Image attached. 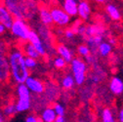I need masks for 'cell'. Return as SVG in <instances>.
<instances>
[{
	"label": "cell",
	"instance_id": "6da1fadb",
	"mask_svg": "<svg viewBox=\"0 0 123 122\" xmlns=\"http://www.w3.org/2000/svg\"><path fill=\"white\" fill-rule=\"evenodd\" d=\"M8 62L10 69V78L17 84H25V80L30 75L29 70L25 65V56L20 47H12L8 53Z\"/></svg>",
	"mask_w": 123,
	"mask_h": 122
},
{
	"label": "cell",
	"instance_id": "7a4b0ae2",
	"mask_svg": "<svg viewBox=\"0 0 123 122\" xmlns=\"http://www.w3.org/2000/svg\"><path fill=\"white\" fill-rule=\"evenodd\" d=\"M70 69L71 75L74 79L75 85L82 86L87 79V72H88V66L81 58L74 57L70 62Z\"/></svg>",
	"mask_w": 123,
	"mask_h": 122
},
{
	"label": "cell",
	"instance_id": "3957f363",
	"mask_svg": "<svg viewBox=\"0 0 123 122\" xmlns=\"http://www.w3.org/2000/svg\"><path fill=\"white\" fill-rule=\"evenodd\" d=\"M9 46L6 42L0 41V83H6L10 80V69L8 62Z\"/></svg>",
	"mask_w": 123,
	"mask_h": 122
},
{
	"label": "cell",
	"instance_id": "277c9868",
	"mask_svg": "<svg viewBox=\"0 0 123 122\" xmlns=\"http://www.w3.org/2000/svg\"><path fill=\"white\" fill-rule=\"evenodd\" d=\"M30 26L25 20H14L11 27L10 32L14 38H16L21 43L27 42L28 34L30 31Z\"/></svg>",
	"mask_w": 123,
	"mask_h": 122
},
{
	"label": "cell",
	"instance_id": "5b68a950",
	"mask_svg": "<svg viewBox=\"0 0 123 122\" xmlns=\"http://www.w3.org/2000/svg\"><path fill=\"white\" fill-rule=\"evenodd\" d=\"M50 14L52 18V23L59 27H65L70 24L71 18L62 10L59 6H53L50 8Z\"/></svg>",
	"mask_w": 123,
	"mask_h": 122
},
{
	"label": "cell",
	"instance_id": "8992f818",
	"mask_svg": "<svg viewBox=\"0 0 123 122\" xmlns=\"http://www.w3.org/2000/svg\"><path fill=\"white\" fill-rule=\"evenodd\" d=\"M25 85L26 88L29 90V92L31 93V95L34 96H42L44 93V89H45V83L39 79L36 78L32 75H29L27 79L25 82Z\"/></svg>",
	"mask_w": 123,
	"mask_h": 122
},
{
	"label": "cell",
	"instance_id": "52a82bcc",
	"mask_svg": "<svg viewBox=\"0 0 123 122\" xmlns=\"http://www.w3.org/2000/svg\"><path fill=\"white\" fill-rule=\"evenodd\" d=\"M27 42L30 43L34 47V49L37 51V53L40 55V57H46L48 54L47 50H46L44 43L41 40V38L39 37V35L37 34V32L33 29H30L29 34H28V38H27Z\"/></svg>",
	"mask_w": 123,
	"mask_h": 122
},
{
	"label": "cell",
	"instance_id": "ba28073f",
	"mask_svg": "<svg viewBox=\"0 0 123 122\" xmlns=\"http://www.w3.org/2000/svg\"><path fill=\"white\" fill-rule=\"evenodd\" d=\"M105 35H106V29L105 28L104 25L100 24H86L83 38L85 39L88 37H94V36H102L105 38Z\"/></svg>",
	"mask_w": 123,
	"mask_h": 122
},
{
	"label": "cell",
	"instance_id": "9c48e42d",
	"mask_svg": "<svg viewBox=\"0 0 123 122\" xmlns=\"http://www.w3.org/2000/svg\"><path fill=\"white\" fill-rule=\"evenodd\" d=\"M77 16L79 20L83 22H88L92 16V7L88 1H78L77 3Z\"/></svg>",
	"mask_w": 123,
	"mask_h": 122
},
{
	"label": "cell",
	"instance_id": "30bf717a",
	"mask_svg": "<svg viewBox=\"0 0 123 122\" xmlns=\"http://www.w3.org/2000/svg\"><path fill=\"white\" fill-rule=\"evenodd\" d=\"M60 95V88L56 83H46L42 97L46 102H54Z\"/></svg>",
	"mask_w": 123,
	"mask_h": 122
},
{
	"label": "cell",
	"instance_id": "8fae6325",
	"mask_svg": "<svg viewBox=\"0 0 123 122\" xmlns=\"http://www.w3.org/2000/svg\"><path fill=\"white\" fill-rule=\"evenodd\" d=\"M77 3L76 0H64L61 2V8L68 17H77Z\"/></svg>",
	"mask_w": 123,
	"mask_h": 122
},
{
	"label": "cell",
	"instance_id": "7c38bea8",
	"mask_svg": "<svg viewBox=\"0 0 123 122\" xmlns=\"http://www.w3.org/2000/svg\"><path fill=\"white\" fill-rule=\"evenodd\" d=\"M55 50H56L57 54L59 55V57H61L67 64H70L72 59L74 58L73 52L68 47H67L64 43H59L56 46Z\"/></svg>",
	"mask_w": 123,
	"mask_h": 122
},
{
	"label": "cell",
	"instance_id": "4fadbf2b",
	"mask_svg": "<svg viewBox=\"0 0 123 122\" xmlns=\"http://www.w3.org/2000/svg\"><path fill=\"white\" fill-rule=\"evenodd\" d=\"M109 90L114 96H120L123 93V81L119 76H112L109 82Z\"/></svg>",
	"mask_w": 123,
	"mask_h": 122
},
{
	"label": "cell",
	"instance_id": "5bb4252c",
	"mask_svg": "<svg viewBox=\"0 0 123 122\" xmlns=\"http://www.w3.org/2000/svg\"><path fill=\"white\" fill-rule=\"evenodd\" d=\"M105 13H106L107 16H109V18L111 20L114 21V22H119L121 20L122 14H121L120 8L115 3L106 2V5H105Z\"/></svg>",
	"mask_w": 123,
	"mask_h": 122
},
{
	"label": "cell",
	"instance_id": "9a60e30c",
	"mask_svg": "<svg viewBox=\"0 0 123 122\" xmlns=\"http://www.w3.org/2000/svg\"><path fill=\"white\" fill-rule=\"evenodd\" d=\"M13 22H14V18L9 13L7 8L4 6L3 1L0 2V24H3L7 29H10Z\"/></svg>",
	"mask_w": 123,
	"mask_h": 122
},
{
	"label": "cell",
	"instance_id": "2e32d148",
	"mask_svg": "<svg viewBox=\"0 0 123 122\" xmlns=\"http://www.w3.org/2000/svg\"><path fill=\"white\" fill-rule=\"evenodd\" d=\"M37 15H38L40 23H41L42 25L49 26V25L53 24L51 14H50V8H48L47 6H39Z\"/></svg>",
	"mask_w": 123,
	"mask_h": 122
},
{
	"label": "cell",
	"instance_id": "e0dca14e",
	"mask_svg": "<svg viewBox=\"0 0 123 122\" xmlns=\"http://www.w3.org/2000/svg\"><path fill=\"white\" fill-rule=\"evenodd\" d=\"M24 56L25 57H27V58H31L33 60H36V61H39L40 60V55L37 53V51L34 49V47L32 46L30 43L28 42H25V43H22V46L20 47Z\"/></svg>",
	"mask_w": 123,
	"mask_h": 122
},
{
	"label": "cell",
	"instance_id": "ac0fdd59",
	"mask_svg": "<svg viewBox=\"0 0 123 122\" xmlns=\"http://www.w3.org/2000/svg\"><path fill=\"white\" fill-rule=\"evenodd\" d=\"M92 67H93V69H92L91 74H90V80L92 83L98 84L105 77V72L104 71L103 68H101L99 67L98 64L92 66Z\"/></svg>",
	"mask_w": 123,
	"mask_h": 122
},
{
	"label": "cell",
	"instance_id": "d6986e66",
	"mask_svg": "<svg viewBox=\"0 0 123 122\" xmlns=\"http://www.w3.org/2000/svg\"><path fill=\"white\" fill-rule=\"evenodd\" d=\"M57 118V115L52 108V105H47L44 108L39 115V119L41 122H54Z\"/></svg>",
	"mask_w": 123,
	"mask_h": 122
},
{
	"label": "cell",
	"instance_id": "ffe728a7",
	"mask_svg": "<svg viewBox=\"0 0 123 122\" xmlns=\"http://www.w3.org/2000/svg\"><path fill=\"white\" fill-rule=\"evenodd\" d=\"M112 50H113V47L107 41L104 40L102 43H100V45L97 48V54L103 58H107L111 55Z\"/></svg>",
	"mask_w": 123,
	"mask_h": 122
},
{
	"label": "cell",
	"instance_id": "44dd1931",
	"mask_svg": "<svg viewBox=\"0 0 123 122\" xmlns=\"http://www.w3.org/2000/svg\"><path fill=\"white\" fill-rule=\"evenodd\" d=\"M16 93L18 100H32V95L29 92V90L26 88L25 84L17 85Z\"/></svg>",
	"mask_w": 123,
	"mask_h": 122
},
{
	"label": "cell",
	"instance_id": "7402d4cb",
	"mask_svg": "<svg viewBox=\"0 0 123 122\" xmlns=\"http://www.w3.org/2000/svg\"><path fill=\"white\" fill-rule=\"evenodd\" d=\"M1 110H2V113H3V115H4V117H5L6 119L13 117L15 114L17 113L16 105H15V102H8V103H5V104L2 105Z\"/></svg>",
	"mask_w": 123,
	"mask_h": 122
},
{
	"label": "cell",
	"instance_id": "603a6c76",
	"mask_svg": "<svg viewBox=\"0 0 123 122\" xmlns=\"http://www.w3.org/2000/svg\"><path fill=\"white\" fill-rule=\"evenodd\" d=\"M101 119L102 122H117L116 117L111 108H104L101 110Z\"/></svg>",
	"mask_w": 123,
	"mask_h": 122
},
{
	"label": "cell",
	"instance_id": "cb8c5ba5",
	"mask_svg": "<svg viewBox=\"0 0 123 122\" xmlns=\"http://www.w3.org/2000/svg\"><path fill=\"white\" fill-rule=\"evenodd\" d=\"M75 82L72 77L71 73H67L63 76V78L61 79V86L62 88H64L65 90H70L74 87Z\"/></svg>",
	"mask_w": 123,
	"mask_h": 122
},
{
	"label": "cell",
	"instance_id": "d4e9b609",
	"mask_svg": "<svg viewBox=\"0 0 123 122\" xmlns=\"http://www.w3.org/2000/svg\"><path fill=\"white\" fill-rule=\"evenodd\" d=\"M52 108L57 115V117H65L66 115V108L64 104H62L60 103H54L52 105Z\"/></svg>",
	"mask_w": 123,
	"mask_h": 122
},
{
	"label": "cell",
	"instance_id": "484cf974",
	"mask_svg": "<svg viewBox=\"0 0 123 122\" xmlns=\"http://www.w3.org/2000/svg\"><path fill=\"white\" fill-rule=\"evenodd\" d=\"M76 52H77V54L80 56L81 59H82V58H85V57H87L89 54H91L90 49L87 47V45H85L84 43L78 45L77 48H76Z\"/></svg>",
	"mask_w": 123,
	"mask_h": 122
},
{
	"label": "cell",
	"instance_id": "4316f807",
	"mask_svg": "<svg viewBox=\"0 0 123 122\" xmlns=\"http://www.w3.org/2000/svg\"><path fill=\"white\" fill-rule=\"evenodd\" d=\"M25 67L30 71V70H33L37 67L38 66V61L36 60H33L31 58H27V57H25Z\"/></svg>",
	"mask_w": 123,
	"mask_h": 122
},
{
	"label": "cell",
	"instance_id": "83f0119b",
	"mask_svg": "<svg viewBox=\"0 0 123 122\" xmlns=\"http://www.w3.org/2000/svg\"><path fill=\"white\" fill-rule=\"evenodd\" d=\"M53 66H54V67H56L57 69H64V68L67 67L68 64H67L61 57L58 56V57H55V58L53 59Z\"/></svg>",
	"mask_w": 123,
	"mask_h": 122
},
{
	"label": "cell",
	"instance_id": "f1b7e54d",
	"mask_svg": "<svg viewBox=\"0 0 123 122\" xmlns=\"http://www.w3.org/2000/svg\"><path fill=\"white\" fill-rule=\"evenodd\" d=\"M84 59H85V60H84V62L87 64V66H88V65H90V66H94V65L97 64V57H96V55L89 54V55H88L87 57H85Z\"/></svg>",
	"mask_w": 123,
	"mask_h": 122
},
{
	"label": "cell",
	"instance_id": "f546056e",
	"mask_svg": "<svg viewBox=\"0 0 123 122\" xmlns=\"http://www.w3.org/2000/svg\"><path fill=\"white\" fill-rule=\"evenodd\" d=\"M25 122H41L39 119V116L36 115V113L32 112V113H29L26 115Z\"/></svg>",
	"mask_w": 123,
	"mask_h": 122
},
{
	"label": "cell",
	"instance_id": "4dcf8cb0",
	"mask_svg": "<svg viewBox=\"0 0 123 122\" xmlns=\"http://www.w3.org/2000/svg\"><path fill=\"white\" fill-rule=\"evenodd\" d=\"M64 36H65V38H67V39H73L74 37H75V33H74V31L70 28V27H68V28H67L66 30H64Z\"/></svg>",
	"mask_w": 123,
	"mask_h": 122
},
{
	"label": "cell",
	"instance_id": "1f68e13d",
	"mask_svg": "<svg viewBox=\"0 0 123 122\" xmlns=\"http://www.w3.org/2000/svg\"><path fill=\"white\" fill-rule=\"evenodd\" d=\"M116 120H118V122H123V110L122 109H119Z\"/></svg>",
	"mask_w": 123,
	"mask_h": 122
},
{
	"label": "cell",
	"instance_id": "d6a6232c",
	"mask_svg": "<svg viewBox=\"0 0 123 122\" xmlns=\"http://www.w3.org/2000/svg\"><path fill=\"white\" fill-rule=\"evenodd\" d=\"M6 31H7V28H6L3 24H0V36L3 35V34H5V32H6Z\"/></svg>",
	"mask_w": 123,
	"mask_h": 122
},
{
	"label": "cell",
	"instance_id": "836d02e7",
	"mask_svg": "<svg viewBox=\"0 0 123 122\" xmlns=\"http://www.w3.org/2000/svg\"><path fill=\"white\" fill-rule=\"evenodd\" d=\"M0 122H7V119L4 117L2 110H1V106H0Z\"/></svg>",
	"mask_w": 123,
	"mask_h": 122
},
{
	"label": "cell",
	"instance_id": "e575fe53",
	"mask_svg": "<svg viewBox=\"0 0 123 122\" xmlns=\"http://www.w3.org/2000/svg\"><path fill=\"white\" fill-rule=\"evenodd\" d=\"M54 122H67L65 117H57Z\"/></svg>",
	"mask_w": 123,
	"mask_h": 122
},
{
	"label": "cell",
	"instance_id": "d590c367",
	"mask_svg": "<svg viewBox=\"0 0 123 122\" xmlns=\"http://www.w3.org/2000/svg\"><path fill=\"white\" fill-rule=\"evenodd\" d=\"M77 122H86V121H85L84 119H79V120H78Z\"/></svg>",
	"mask_w": 123,
	"mask_h": 122
}]
</instances>
